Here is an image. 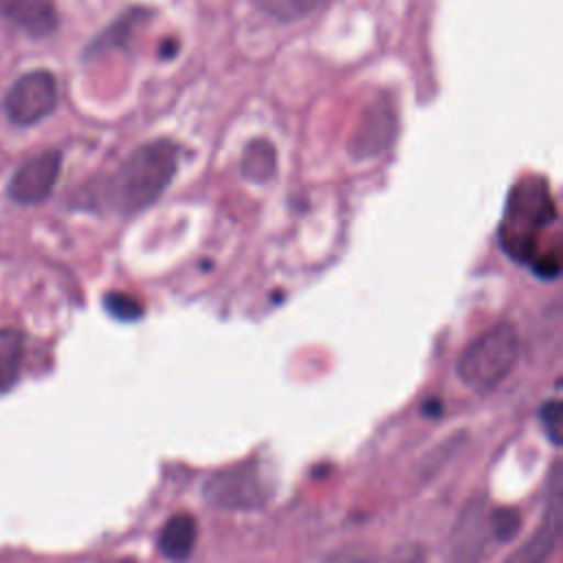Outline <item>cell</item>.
<instances>
[{
  "mask_svg": "<svg viewBox=\"0 0 563 563\" xmlns=\"http://www.w3.org/2000/svg\"><path fill=\"white\" fill-rule=\"evenodd\" d=\"M442 411H444V407H442L440 398H427L422 402V413L429 418H438V416H442Z\"/></svg>",
  "mask_w": 563,
  "mask_h": 563,
  "instance_id": "d6986e66",
  "label": "cell"
},
{
  "mask_svg": "<svg viewBox=\"0 0 563 563\" xmlns=\"http://www.w3.org/2000/svg\"><path fill=\"white\" fill-rule=\"evenodd\" d=\"M325 563H369V561H365V559H361V556H356V554H347V552H341V554H334V556H330Z\"/></svg>",
  "mask_w": 563,
  "mask_h": 563,
  "instance_id": "ffe728a7",
  "label": "cell"
},
{
  "mask_svg": "<svg viewBox=\"0 0 563 563\" xmlns=\"http://www.w3.org/2000/svg\"><path fill=\"white\" fill-rule=\"evenodd\" d=\"M556 220V207L548 180L526 176L512 185L499 224V244L519 264L537 260V235Z\"/></svg>",
  "mask_w": 563,
  "mask_h": 563,
  "instance_id": "7a4b0ae2",
  "label": "cell"
},
{
  "mask_svg": "<svg viewBox=\"0 0 563 563\" xmlns=\"http://www.w3.org/2000/svg\"><path fill=\"white\" fill-rule=\"evenodd\" d=\"M242 176L253 183H266L277 172V152L268 139H253L242 152Z\"/></svg>",
  "mask_w": 563,
  "mask_h": 563,
  "instance_id": "4fadbf2b",
  "label": "cell"
},
{
  "mask_svg": "<svg viewBox=\"0 0 563 563\" xmlns=\"http://www.w3.org/2000/svg\"><path fill=\"white\" fill-rule=\"evenodd\" d=\"M7 2H9V0H0V13H2V9L7 7Z\"/></svg>",
  "mask_w": 563,
  "mask_h": 563,
  "instance_id": "44dd1931",
  "label": "cell"
},
{
  "mask_svg": "<svg viewBox=\"0 0 563 563\" xmlns=\"http://www.w3.org/2000/svg\"><path fill=\"white\" fill-rule=\"evenodd\" d=\"M24 358V339L18 330L0 328V394L11 389L20 376Z\"/></svg>",
  "mask_w": 563,
  "mask_h": 563,
  "instance_id": "5bb4252c",
  "label": "cell"
},
{
  "mask_svg": "<svg viewBox=\"0 0 563 563\" xmlns=\"http://www.w3.org/2000/svg\"><path fill=\"white\" fill-rule=\"evenodd\" d=\"M62 169V154L57 150H46L35 154L26 163L18 167V172L9 180V196L20 205H40L44 202Z\"/></svg>",
  "mask_w": 563,
  "mask_h": 563,
  "instance_id": "9c48e42d",
  "label": "cell"
},
{
  "mask_svg": "<svg viewBox=\"0 0 563 563\" xmlns=\"http://www.w3.org/2000/svg\"><path fill=\"white\" fill-rule=\"evenodd\" d=\"M0 15L33 37L51 35L57 29V13L48 0H9Z\"/></svg>",
  "mask_w": 563,
  "mask_h": 563,
  "instance_id": "30bf717a",
  "label": "cell"
},
{
  "mask_svg": "<svg viewBox=\"0 0 563 563\" xmlns=\"http://www.w3.org/2000/svg\"><path fill=\"white\" fill-rule=\"evenodd\" d=\"M521 341L512 323H497L462 352L455 369L460 380L477 391L497 387L515 367Z\"/></svg>",
  "mask_w": 563,
  "mask_h": 563,
  "instance_id": "3957f363",
  "label": "cell"
},
{
  "mask_svg": "<svg viewBox=\"0 0 563 563\" xmlns=\"http://www.w3.org/2000/svg\"><path fill=\"white\" fill-rule=\"evenodd\" d=\"M488 510L486 495H473L462 506L449 537L446 563H479L490 537Z\"/></svg>",
  "mask_w": 563,
  "mask_h": 563,
  "instance_id": "52a82bcc",
  "label": "cell"
},
{
  "mask_svg": "<svg viewBox=\"0 0 563 563\" xmlns=\"http://www.w3.org/2000/svg\"><path fill=\"white\" fill-rule=\"evenodd\" d=\"M196 537H198L196 519L187 512H178L165 521L158 534V550L165 559L183 563L191 556L196 548Z\"/></svg>",
  "mask_w": 563,
  "mask_h": 563,
  "instance_id": "8fae6325",
  "label": "cell"
},
{
  "mask_svg": "<svg viewBox=\"0 0 563 563\" xmlns=\"http://www.w3.org/2000/svg\"><path fill=\"white\" fill-rule=\"evenodd\" d=\"M152 13L145 7H130L125 13H121L88 48L86 55H97L110 48H121L130 42L139 24H143Z\"/></svg>",
  "mask_w": 563,
  "mask_h": 563,
  "instance_id": "7c38bea8",
  "label": "cell"
},
{
  "mask_svg": "<svg viewBox=\"0 0 563 563\" xmlns=\"http://www.w3.org/2000/svg\"><path fill=\"white\" fill-rule=\"evenodd\" d=\"M325 0H255V4L279 22H295L310 15Z\"/></svg>",
  "mask_w": 563,
  "mask_h": 563,
  "instance_id": "9a60e30c",
  "label": "cell"
},
{
  "mask_svg": "<svg viewBox=\"0 0 563 563\" xmlns=\"http://www.w3.org/2000/svg\"><path fill=\"white\" fill-rule=\"evenodd\" d=\"M103 308L119 321H136L143 317V303L128 292H108L103 297Z\"/></svg>",
  "mask_w": 563,
  "mask_h": 563,
  "instance_id": "e0dca14e",
  "label": "cell"
},
{
  "mask_svg": "<svg viewBox=\"0 0 563 563\" xmlns=\"http://www.w3.org/2000/svg\"><path fill=\"white\" fill-rule=\"evenodd\" d=\"M57 103V81L48 70L22 75L4 97L7 117L15 125H31L53 112Z\"/></svg>",
  "mask_w": 563,
  "mask_h": 563,
  "instance_id": "8992f818",
  "label": "cell"
},
{
  "mask_svg": "<svg viewBox=\"0 0 563 563\" xmlns=\"http://www.w3.org/2000/svg\"><path fill=\"white\" fill-rule=\"evenodd\" d=\"M202 497L209 506L222 510H257L266 506L271 488L257 460H244L209 475L202 484Z\"/></svg>",
  "mask_w": 563,
  "mask_h": 563,
  "instance_id": "277c9868",
  "label": "cell"
},
{
  "mask_svg": "<svg viewBox=\"0 0 563 563\" xmlns=\"http://www.w3.org/2000/svg\"><path fill=\"white\" fill-rule=\"evenodd\" d=\"M539 420L552 444H561V402L548 400L539 409Z\"/></svg>",
  "mask_w": 563,
  "mask_h": 563,
  "instance_id": "ac0fdd59",
  "label": "cell"
},
{
  "mask_svg": "<svg viewBox=\"0 0 563 563\" xmlns=\"http://www.w3.org/2000/svg\"><path fill=\"white\" fill-rule=\"evenodd\" d=\"M176 176V145L154 139L139 145L108 178L106 198L119 213H139L154 205Z\"/></svg>",
  "mask_w": 563,
  "mask_h": 563,
  "instance_id": "6da1fadb",
  "label": "cell"
},
{
  "mask_svg": "<svg viewBox=\"0 0 563 563\" xmlns=\"http://www.w3.org/2000/svg\"><path fill=\"white\" fill-rule=\"evenodd\" d=\"M561 512H563L561 473H559V466H554L552 479H550V490H548L545 512H543L539 526L512 554L506 556L504 563H548V559L552 556V552L559 543V537H561Z\"/></svg>",
  "mask_w": 563,
  "mask_h": 563,
  "instance_id": "ba28073f",
  "label": "cell"
},
{
  "mask_svg": "<svg viewBox=\"0 0 563 563\" xmlns=\"http://www.w3.org/2000/svg\"><path fill=\"white\" fill-rule=\"evenodd\" d=\"M398 134V114L389 97L374 99L361 114L350 141L347 154L354 161H369L391 147Z\"/></svg>",
  "mask_w": 563,
  "mask_h": 563,
  "instance_id": "5b68a950",
  "label": "cell"
},
{
  "mask_svg": "<svg viewBox=\"0 0 563 563\" xmlns=\"http://www.w3.org/2000/svg\"><path fill=\"white\" fill-rule=\"evenodd\" d=\"M488 526H490V534H495L497 541L506 543L512 541L521 528V517L517 512V508H508V506H499L488 510Z\"/></svg>",
  "mask_w": 563,
  "mask_h": 563,
  "instance_id": "2e32d148",
  "label": "cell"
}]
</instances>
